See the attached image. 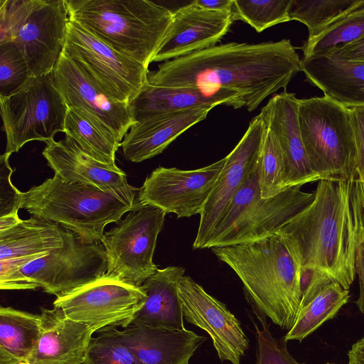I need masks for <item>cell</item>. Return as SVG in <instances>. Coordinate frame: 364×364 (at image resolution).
<instances>
[{"instance_id":"6da1fadb","label":"cell","mask_w":364,"mask_h":364,"mask_svg":"<svg viewBox=\"0 0 364 364\" xmlns=\"http://www.w3.org/2000/svg\"><path fill=\"white\" fill-rule=\"evenodd\" d=\"M274 234L299 268H314L348 290L364 242V183L357 176L318 181L313 201Z\"/></svg>"},{"instance_id":"7a4b0ae2","label":"cell","mask_w":364,"mask_h":364,"mask_svg":"<svg viewBox=\"0 0 364 364\" xmlns=\"http://www.w3.org/2000/svg\"><path fill=\"white\" fill-rule=\"evenodd\" d=\"M301 71L290 40L255 44H220L161 63L148 82L166 87L225 89L237 93L249 111L280 89L287 91Z\"/></svg>"},{"instance_id":"3957f363","label":"cell","mask_w":364,"mask_h":364,"mask_svg":"<svg viewBox=\"0 0 364 364\" xmlns=\"http://www.w3.org/2000/svg\"><path fill=\"white\" fill-rule=\"evenodd\" d=\"M211 249L240 279L255 313L290 330L301 306L300 268L280 236Z\"/></svg>"},{"instance_id":"277c9868","label":"cell","mask_w":364,"mask_h":364,"mask_svg":"<svg viewBox=\"0 0 364 364\" xmlns=\"http://www.w3.org/2000/svg\"><path fill=\"white\" fill-rule=\"evenodd\" d=\"M69 18L146 68L171 24L173 11L148 0H65Z\"/></svg>"},{"instance_id":"5b68a950","label":"cell","mask_w":364,"mask_h":364,"mask_svg":"<svg viewBox=\"0 0 364 364\" xmlns=\"http://www.w3.org/2000/svg\"><path fill=\"white\" fill-rule=\"evenodd\" d=\"M134 207L95 186L69 183L57 175L21 192L20 208L53 222L87 244L101 242L105 228Z\"/></svg>"},{"instance_id":"8992f818","label":"cell","mask_w":364,"mask_h":364,"mask_svg":"<svg viewBox=\"0 0 364 364\" xmlns=\"http://www.w3.org/2000/svg\"><path fill=\"white\" fill-rule=\"evenodd\" d=\"M69 21L65 0H0V43L17 46L31 77L44 75L63 50Z\"/></svg>"},{"instance_id":"52a82bcc","label":"cell","mask_w":364,"mask_h":364,"mask_svg":"<svg viewBox=\"0 0 364 364\" xmlns=\"http://www.w3.org/2000/svg\"><path fill=\"white\" fill-rule=\"evenodd\" d=\"M258 178L257 164L235 195L206 248L251 243L269 237L314 198V193L301 190L302 186L287 187L273 197L262 198Z\"/></svg>"},{"instance_id":"ba28073f","label":"cell","mask_w":364,"mask_h":364,"mask_svg":"<svg viewBox=\"0 0 364 364\" xmlns=\"http://www.w3.org/2000/svg\"><path fill=\"white\" fill-rule=\"evenodd\" d=\"M298 117L310 166L320 180L357 176L350 108L326 95L299 99Z\"/></svg>"},{"instance_id":"9c48e42d","label":"cell","mask_w":364,"mask_h":364,"mask_svg":"<svg viewBox=\"0 0 364 364\" xmlns=\"http://www.w3.org/2000/svg\"><path fill=\"white\" fill-rule=\"evenodd\" d=\"M107 260L102 242L87 244L66 230L63 245L0 277L2 290H43L56 297L64 295L106 274Z\"/></svg>"},{"instance_id":"30bf717a","label":"cell","mask_w":364,"mask_h":364,"mask_svg":"<svg viewBox=\"0 0 364 364\" xmlns=\"http://www.w3.org/2000/svg\"><path fill=\"white\" fill-rule=\"evenodd\" d=\"M68 109L55 86L53 72L31 77L14 93L0 96L5 152H18L31 141L53 140L57 133L64 132Z\"/></svg>"},{"instance_id":"8fae6325","label":"cell","mask_w":364,"mask_h":364,"mask_svg":"<svg viewBox=\"0 0 364 364\" xmlns=\"http://www.w3.org/2000/svg\"><path fill=\"white\" fill-rule=\"evenodd\" d=\"M166 213L156 206L140 203L105 232L101 242L107 260L106 273L138 287L154 274L158 268L153 257Z\"/></svg>"},{"instance_id":"7c38bea8","label":"cell","mask_w":364,"mask_h":364,"mask_svg":"<svg viewBox=\"0 0 364 364\" xmlns=\"http://www.w3.org/2000/svg\"><path fill=\"white\" fill-rule=\"evenodd\" d=\"M63 52L115 100L129 104L148 82L149 69L70 19Z\"/></svg>"},{"instance_id":"4fadbf2b","label":"cell","mask_w":364,"mask_h":364,"mask_svg":"<svg viewBox=\"0 0 364 364\" xmlns=\"http://www.w3.org/2000/svg\"><path fill=\"white\" fill-rule=\"evenodd\" d=\"M146 299L141 286L128 284L106 273L56 297L53 305L68 318L87 324L97 332L110 327L127 326Z\"/></svg>"},{"instance_id":"5bb4252c","label":"cell","mask_w":364,"mask_h":364,"mask_svg":"<svg viewBox=\"0 0 364 364\" xmlns=\"http://www.w3.org/2000/svg\"><path fill=\"white\" fill-rule=\"evenodd\" d=\"M225 162V157L203 168L158 167L139 188V199L178 218L200 214Z\"/></svg>"},{"instance_id":"9a60e30c","label":"cell","mask_w":364,"mask_h":364,"mask_svg":"<svg viewBox=\"0 0 364 364\" xmlns=\"http://www.w3.org/2000/svg\"><path fill=\"white\" fill-rule=\"evenodd\" d=\"M264 129L259 113L250 122L240 141L225 156L224 166L200 214L194 249L206 248L211 236L238 190L257 164Z\"/></svg>"},{"instance_id":"2e32d148","label":"cell","mask_w":364,"mask_h":364,"mask_svg":"<svg viewBox=\"0 0 364 364\" xmlns=\"http://www.w3.org/2000/svg\"><path fill=\"white\" fill-rule=\"evenodd\" d=\"M178 294L184 319L207 332L222 361L240 364L249 340L237 318L188 276L181 277Z\"/></svg>"},{"instance_id":"e0dca14e","label":"cell","mask_w":364,"mask_h":364,"mask_svg":"<svg viewBox=\"0 0 364 364\" xmlns=\"http://www.w3.org/2000/svg\"><path fill=\"white\" fill-rule=\"evenodd\" d=\"M46 144L42 154L55 175L63 180L95 186L132 207L142 203L139 199V188L128 183L122 170L95 159L70 136Z\"/></svg>"},{"instance_id":"ac0fdd59","label":"cell","mask_w":364,"mask_h":364,"mask_svg":"<svg viewBox=\"0 0 364 364\" xmlns=\"http://www.w3.org/2000/svg\"><path fill=\"white\" fill-rule=\"evenodd\" d=\"M53 74L55 86L68 108H80L95 116L122 142L135 123L128 104L111 97L63 50Z\"/></svg>"},{"instance_id":"d6986e66","label":"cell","mask_w":364,"mask_h":364,"mask_svg":"<svg viewBox=\"0 0 364 364\" xmlns=\"http://www.w3.org/2000/svg\"><path fill=\"white\" fill-rule=\"evenodd\" d=\"M234 22L232 11L207 9L194 1L173 11L166 36L153 59L165 62L216 46Z\"/></svg>"},{"instance_id":"ffe728a7","label":"cell","mask_w":364,"mask_h":364,"mask_svg":"<svg viewBox=\"0 0 364 364\" xmlns=\"http://www.w3.org/2000/svg\"><path fill=\"white\" fill-rule=\"evenodd\" d=\"M299 99L283 91L261 109L264 121L275 134L285 166V188L303 186L320 178L312 170L303 143L298 117Z\"/></svg>"},{"instance_id":"44dd1931","label":"cell","mask_w":364,"mask_h":364,"mask_svg":"<svg viewBox=\"0 0 364 364\" xmlns=\"http://www.w3.org/2000/svg\"><path fill=\"white\" fill-rule=\"evenodd\" d=\"M41 332L26 361L30 364H84L96 332L87 324L65 317L58 307L41 308Z\"/></svg>"},{"instance_id":"7402d4cb","label":"cell","mask_w":364,"mask_h":364,"mask_svg":"<svg viewBox=\"0 0 364 364\" xmlns=\"http://www.w3.org/2000/svg\"><path fill=\"white\" fill-rule=\"evenodd\" d=\"M128 105L135 122L203 106L223 105L234 109L245 107L237 93L225 89L158 86L148 82Z\"/></svg>"},{"instance_id":"603a6c76","label":"cell","mask_w":364,"mask_h":364,"mask_svg":"<svg viewBox=\"0 0 364 364\" xmlns=\"http://www.w3.org/2000/svg\"><path fill=\"white\" fill-rule=\"evenodd\" d=\"M214 107L191 108L135 122L121 144L124 156L136 163L153 158L187 129L204 120Z\"/></svg>"},{"instance_id":"cb8c5ba5","label":"cell","mask_w":364,"mask_h":364,"mask_svg":"<svg viewBox=\"0 0 364 364\" xmlns=\"http://www.w3.org/2000/svg\"><path fill=\"white\" fill-rule=\"evenodd\" d=\"M124 342L144 364H190L198 348L206 340L192 331L155 328L130 323L117 328Z\"/></svg>"},{"instance_id":"d4e9b609","label":"cell","mask_w":364,"mask_h":364,"mask_svg":"<svg viewBox=\"0 0 364 364\" xmlns=\"http://www.w3.org/2000/svg\"><path fill=\"white\" fill-rule=\"evenodd\" d=\"M306 81L347 108L364 107V63L326 55L301 59Z\"/></svg>"},{"instance_id":"484cf974","label":"cell","mask_w":364,"mask_h":364,"mask_svg":"<svg viewBox=\"0 0 364 364\" xmlns=\"http://www.w3.org/2000/svg\"><path fill=\"white\" fill-rule=\"evenodd\" d=\"M184 273L185 269L182 267L169 266L158 269L148 277L141 286L146 295V301L129 324L138 323L172 330L186 329L178 294L179 282Z\"/></svg>"},{"instance_id":"4316f807","label":"cell","mask_w":364,"mask_h":364,"mask_svg":"<svg viewBox=\"0 0 364 364\" xmlns=\"http://www.w3.org/2000/svg\"><path fill=\"white\" fill-rule=\"evenodd\" d=\"M65 232L66 230L53 222L31 215L0 232V261L48 254L63 245Z\"/></svg>"},{"instance_id":"83f0119b","label":"cell","mask_w":364,"mask_h":364,"mask_svg":"<svg viewBox=\"0 0 364 364\" xmlns=\"http://www.w3.org/2000/svg\"><path fill=\"white\" fill-rule=\"evenodd\" d=\"M40 332V314L1 306L0 364L26 362L37 344Z\"/></svg>"},{"instance_id":"f1b7e54d","label":"cell","mask_w":364,"mask_h":364,"mask_svg":"<svg viewBox=\"0 0 364 364\" xmlns=\"http://www.w3.org/2000/svg\"><path fill=\"white\" fill-rule=\"evenodd\" d=\"M64 133L88 155L115 166L116 152L121 146L114 132L100 119L77 107L68 109Z\"/></svg>"},{"instance_id":"f546056e","label":"cell","mask_w":364,"mask_h":364,"mask_svg":"<svg viewBox=\"0 0 364 364\" xmlns=\"http://www.w3.org/2000/svg\"><path fill=\"white\" fill-rule=\"evenodd\" d=\"M349 297L348 290L338 282H332L299 310L294 324L284 339L287 342L291 340L301 342L324 322L333 318Z\"/></svg>"},{"instance_id":"4dcf8cb0","label":"cell","mask_w":364,"mask_h":364,"mask_svg":"<svg viewBox=\"0 0 364 364\" xmlns=\"http://www.w3.org/2000/svg\"><path fill=\"white\" fill-rule=\"evenodd\" d=\"M364 37V0L329 24L322 32L307 39L301 49L303 58L326 55L333 50Z\"/></svg>"},{"instance_id":"1f68e13d","label":"cell","mask_w":364,"mask_h":364,"mask_svg":"<svg viewBox=\"0 0 364 364\" xmlns=\"http://www.w3.org/2000/svg\"><path fill=\"white\" fill-rule=\"evenodd\" d=\"M264 129L257 161L258 181L261 197L268 198L285 188V166L278 140L264 119Z\"/></svg>"},{"instance_id":"d6a6232c","label":"cell","mask_w":364,"mask_h":364,"mask_svg":"<svg viewBox=\"0 0 364 364\" xmlns=\"http://www.w3.org/2000/svg\"><path fill=\"white\" fill-rule=\"evenodd\" d=\"M358 0H292L289 15L306 26L311 39L354 6Z\"/></svg>"},{"instance_id":"836d02e7","label":"cell","mask_w":364,"mask_h":364,"mask_svg":"<svg viewBox=\"0 0 364 364\" xmlns=\"http://www.w3.org/2000/svg\"><path fill=\"white\" fill-rule=\"evenodd\" d=\"M292 0H234L232 14L234 21H242L257 32L290 21L289 11Z\"/></svg>"},{"instance_id":"e575fe53","label":"cell","mask_w":364,"mask_h":364,"mask_svg":"<svg viewBox=\"0 0 364 364\" xmlns=\"http://www.w3.org/2000/svg\"><path fill=\"white\" fill-rule=\"evenodd\" d=\"M97 332L90 341L84 364H144L121 338L116 327Z\"/></svg>"},{"instance_id":"d590c367","label":"cell","mask_w":364,"mask_h":364,"mask_svg":"<svg viewBox=\"0 0 364 364\" xmlns=\"http://www.w3.org/2000/svg\"><path fill=\"white\" fill-rule=\"evenodd\" d=\"M30 78L27 63L17 46L0 43V96L14 93Z\"/></svg>"},{"instance_id":"8d00e7d4","label":"cell","mask_w":364,"mask_h":364,"mask_svg":"<svg viewBox=\"0 0 364 364\" xmlns=\"http://www.w3.org/2000/svg\"><path fill=\"white\" fill-rule=\"evenodd\" d=\"M260 321L262 329L255 323L257 339L256 364H304L294 358L287 348V341L274 338L269 330L265 316L255 313Z\"/></svg>"},{"instance_id":"74e56055","label":"cell","mask_w":364,"mask_h":364,"mask_svg":"<svg viewBox=\"0 0 364 364\" xmlns=\"http://www.w3.org/2000/svg\"><path fill=\"white\" fill-rule=\"evenodd\" d=\"M11 154L4 152L0 156V218L18 215L21 192L14 186L11 176L15 169L9 165Z\"/></svg>"},{"instance_id":"f35d334b","label":"cell","mask_w":364,"mask_h":364,"mask_svg":"<svg viewBox=\"0 0 364 364\" xmlns=\"http://www.w3.org/2000/svg\"><path fill=\"white\" fill-rule=\"evenodd\" d=\"M301 301L300 309L334 281L326 273L314 268L299 270Z\"/></svg>"},{"instance_id":"ab89813d","label":"cell","mask_w":364,"mask_h":364,"mask_svg":"<svg viewBox=\"0 0 364 364\" xmlns=\"http://www.w3.org/2000/svg\"><path fill=\"white\" fill-rule=\"evenodd\" d=\"M350 116L357 150V176L364 183V107L351 108Z\"/></svg>"},{"instance_id":"60d3db41","label":"cell","mask_w":364,"mask_h":364,"mask_svg":"<svg viewBox=\"0 0 364 364\" xmlns=\"http://www.w3.org/2000/svg\"><path fill=\"white\" fill-rule=\"evenodd\" d=\"M326 56L337 60L364 63V37L333 50Z\"/></svg>"},{"instance_id":"b9f144b4","label":"cell","mask_w":364,"mask_h":364,"mask_svg":"<svg viewBox=\"0 0 364 364\" xmlns=\"http://www.w3.org/2000/svg\"><path fill=\"white\" fill-rule=\"evenodd\" d=\"M355 272L359 282V296L355 301L360 311L364 314V242L359 248L355 264Z\"/></svg>"},{"instance_id":"7bdbcfd3","label":"cell","mask_w":364,"mask_h":364,"mask_svg":"<svg viewBox=\"0 0 364 364\" xmlns=\"http://www.w3.org/2000/svg\"><path fill=\"white\" fill-rule=\"evenodd\" d=\"M234 0H195L200 7L216 11H232Z\"/></svg>"},{"instance_id":"ee69618b","label":"cell","mask_w":364,"mask_h":364,"mask_svg":"<svg viewBox=\"0 0 364 364\" xmlns=\"http://www.w3.org/2000/svg\"><path fill=\"white\" fill-rule=\"evenodd\" d=\"M348 358V364H364V336L352 345Z\"/></svg>"},{"instance_id":"f6af8a7d","label":"cell","mask_w":364,"mask_h":364,"mask_svg":"<svg viewBox=\"0 0 364 364\" xmlns=\"http://www.w3.org/2000/svg\"><path fill=\"white\" fill-rule=\"evenodd\" d=\"M22 220L19 218L18 215H11L0 218V232L6 231Z\"/></svg>"},{"instance_id":"bcb514c9","label":"cell","mask_w":364,"mask_h":364,"mask_svg":"<svg viewBox=\"0 0 364 364\" xmlns=\"http://www.w3.org/2000/svg\"><path fill=\"white\" fill-rule=\"evenodd\" d=\"M18 364H30V363H27V362H21V363H18Z\"/></svg>"},{"instance_id":"7dc6e473","label":"cell","mask_w":364,"mask_h":364,"mask_svg":"<svg viewBox=\"0 0 364 364\" xmlns=\"http://www.w3.org/2000/svg\"><path fill=\"white\" fill-rule=\"evenodd\" d=\"M325 364H335V363H326Z\"/></svg>"}]
</instances>
